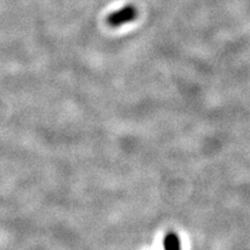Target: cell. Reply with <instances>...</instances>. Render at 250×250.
I'll use <instances>...</instances> for the list:
<instances>
[{"label":"cell","mask_w":250,"mask_h":250,"mask_svg":"<svg viewBox=\"0 0 250 250\" xmlns=\"http://www.w3.org/2000/svg\"><path fill=\"white\" fill-rule=\"evenodd\" d=\"M138 17V10L135 5L128 4L121 7L120 10L115 11L106 17V23L111 27H119L134 21Z\"/></svg>","instance_id":"cell-1"},{"label":"cell","mask_w":250,"mask_h":250,"mask_svg":"<svg viewBox=\"0 0 250 250\" xmlns=\"http://www.w3.org/2000/svg\"><path fill=\"white\" fill-rule=\"evenodd\" d=\"M164 247L167 249H177L181 247V240L175 232H168L163 241Z\"/></svg>","instance_id":"cell-2"}]
</instances>
